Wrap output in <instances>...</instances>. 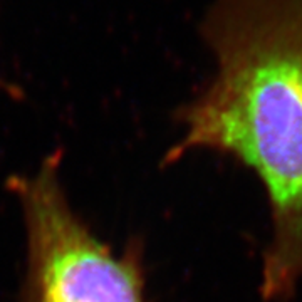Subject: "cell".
<instances>
[{"label": "cell", "instance_id": "6da1fadb", "mask_svg": "<svg viewBox=\"0 0 302 302\" xmlns=\"http://www.w3.org/2000/svg\"><path fill=\"white\" fill-rule=\"evenodd\" d=\"M203 30L217 72L180 109L163 164L207 150L254 171L272 223L259 294L289 302L302 284V0H217Z\"/></svg>", "mask_w": 302, "mask_h": 302}, {"label": "cell", "instance_id": "7a4b0ae2", "mask_svg": "<svg viewBox=\"0 0 302 302\" xmlns=\"http://www.w3.org/2000/svg\"><path fill=\"white\" fill-rule=\"evenodd\" d=\"M61 164L56 150L34 173L7 180L27 235L22 302H148L143 240L131 239L121 252L101 240L72 208Z\"/></svg>", "mask_w": 302, "mask_h": 302}]
</instances>
